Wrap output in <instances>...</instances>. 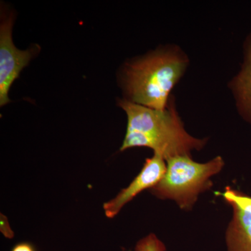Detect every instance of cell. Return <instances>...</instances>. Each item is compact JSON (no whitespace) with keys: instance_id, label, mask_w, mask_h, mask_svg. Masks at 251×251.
<instances>
[{"instance_id":"1","label":"cell","mask_w":251,"mask_h":251,"mask_svg":"<svg viewBox=\"0 0 251 251\" xmlns=\"http://www.w3.org/2000/svg\"><path fill=\"white\" fill-rule=\"evenodd\" d=\"M119 105L127 117L121 151L135 148H150L166 161L175 156H192L193 151H201L209 142L208 137L198 138L186 130L173 95L163 110L148 108L126 99L119 100Z\"/></svg>"},{"instance_id":"2","label":"cell","mask_w":251,"mask_h":251,"mask_svg":"<svg viewBox=\"0 0 251 251\" xmlns=\"http://www.w3.org/2000/svg\"><path fill=\"white\" fill-rule=\"evenodd\" d=\"M189 66L188 54L175 44L161 46L126 63L122 73L125 99L148 108L165 110L171 92Z\"/></svg>"},{"instance_id":"3","label":"cell","mask_w":251,"mask_h":251,"mask_svg":"<svg viewBox=\"0 0 251 251\" xmlns=\"http://www.w3.org/2000/svg\"><path fill=\"white\" fill-rule=\"evenodd\" d=\"M166 171L159 182L149 190L161 201H173L181 211H192L200 196L210 191L213 177L222 172L224 158L216 156L204 163L191 156H178L166 160Z\"/></svg>"},{"instance_id":"4","label":"cell","mask_w":251,"mask_h":251,"mask_svg":"<svg viewBox=\"0 0 251 251\" xmlns=\"http://www.w3.org/2000/svg\"><path fill=\"white\" fill-rule=\"evenodd\" d=\"M219 195L232 210L225 232L226 251H251V196L230 186Z\"/></svg>"},{"instance_id":"5","label":"cell","mask_w":251,"mask_h":251,"mask_svg":"<svg viewBox=\"0 0 251 251\" xmlns=\"http://www.w3.org/2000/svg\"><path fill=\"white\" fill-rule=\"evenodd\" d=\"M13 20H4L0 27V105L10 101L9 92L21 71L30 62L32 51L21 50L14 46L11 36Z\"/></svg>"},{"instance_id":"6","label":"cell","mask_w":251,"mask_h":251,"mask_svg":"<svg viewBox=\"0 0 251 251\" xmlns=\"http://www.w3.org/2000/svg\"><path fill=\"white\" fill-rule=\"evenodd\" d=\"M166 161L161 155L153 153L152 156L147 158L141 171L128 186L122 189L115 197L103 203L105 217H116L122 209L140 193L156 186L166 173Z\"/></svg>"},{"instance_id":"7","label":"cell","mask_w":251,"mask_h":251,"mask_svg":"<svg viewBox=\"0 0 251 251\" xmlns=\"http://www.w3.org/2000/svg\"><path fill=\"white\" fill-rule=\"evenodd\" d=\"M239 72L227 82L238 114L251 126V30L243 44Z\"/></svg>"},{"instance_id":"8","label":"cell","mask_w":251,"mask_h":251,"mask_svg":"<svg viewBox=\"0 0 251 251\" xmlns=\"http://www.w3.org/2000/svg\"><path fill=\"white\" fill-rule=\"evenodd\" d=\"M134 251H167V249L156 234L150 233L137 242Z\"/></svg>"},{"instance_id":"9","label":"cell","mask_w":251,"mask_h":251,"mask_svg":"<svg viewBox=\"0 0 251 251\" xmlns=\"http://www.w3.org/2000/svg\"><path fill=\"white\" fill-rule=\"evenodd\" d=\"M0 232L6 239H12L15 236L14 232L10 226L9 220L2 214L0 216Z\"/></svg>"},{"instance_id":"10","label":"cell","mask_w":251,"mask_h":251,"mask_svg":"<svg viewBox=\"0 0 251 251\" xmlns=\"http://www.w3.org/2000/svg\"><path fill=\"white\" fill-rule=\"evenodd\" d=\"M11 251H36L35 248L30 243L21 242L16 244Z\"/></svg>"}]
</instances>
